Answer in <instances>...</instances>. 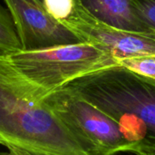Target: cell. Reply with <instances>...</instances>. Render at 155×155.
<instances>
[{
    "instance_id": "obj_1",
    "label": "cell",
    "mask_w": 155,
    "mask_h": 155,
    "mask_svg": "<svg viewBox=\"0 0 155 155\" xmlns=\"http://www.w3.org/2000/svg\"><path fill=\"white\" fill-rule=\"evenodd\" d=\"M114 65L110 53L81 42L0 54V79L17 96L40 104L75 79Z\"/></svg>"
},
{
    "instance_id": "obj_2",
    "label": "cell",
    "mask_w": 155,
    "mask_h": 155,
    "mask_svg": "<svg viewBox=\"0 0 155 155\" xmlns=\"http://www.w3.org/2000/svg\"><path fill=\"white\" fill-rule=\"evenodd\" d=\"M115 120L137 152H155V80L122 65L75 79L66 86Z\"/></svg>"
},
{
    "instance_id": "obj_3",
    "label": "cell",
    "mask_w": 155,
    "mask_h": 155,
    "mask_svg": "<svg viewBox=\"0 0 155 155\" xmlns=\"http://www.w3.org/2000/svg\"><path fill=\"white\" fill-rule=\"evenodd\" d=\"M0 144L27 155H92L44 102L17 96L1 79Z\"/></svg>"
},
{
    "instance_id": "obj_4",
    "label": "cell",
    "mask_w": 155,
    "mask_h": 155,
    "mask_svg": "<svg viewBox=\"0 0 155 155\" xmlns=\"http://www.w3.org/2000/svg\"><path fill=\"white\" fill-rule=\"evenodd\" d=\"M44 103L92 155L134 153L121 125L99 108L67 87L50 94Z\"/></svg>"
},
{
    "instance_id": "obj_5",
    "label": "cell",
    "mask_w": 155,
    "mask_h": 155,
    "mask_svg": "<svg viewBox=\"0 0 155 155\" xmlns=\"http://www.w3.org/2000/svg\"><path fill=\"white\" fill-rule=\"evenodd\" d=\"M81 42L94 45L120 60L155 54V36L111 27L93 17L75 0L70 16L60 21Z\"/></svg>"
},
{
    "instance_id": "obj_6",
    "label": "cell",
    "mask_w": 155,
    "mask_h": 155,
    "mask_svg": "<svg viewBox=\"0 0 155 155\" xmlns=\"http://www.w3.org/2000/svg\"><path fill=\"white\" fill-rule=\"evenodd\" d=\"M13 18L23 51L81 43L45 9L43 0H4Z\"/></svg>"
},
{
    "instance_id": "obj_7",
    "label": "cell",
    "mask_w": 155,
    "mask_h": 155,
    "mask_svg": "<svg viewBox=\"0 0 155 155\" xmlns=\"http://www.w3.org/2000/svg\"><path fill=\"white\" fill-rule=\"evenodd\" d=\"M81 5L98 21L120 30L155 36L141 19L132 0H78Z\"/></svg>"
},
{
    "instance_id": "obj_8",
    "label": "cell",
    "mask_w": 155,
    "mask_h": 155,
    "mask_svg": "<svg viewBox=\"0 0 155 155\" xmlns=\"http://www.w3.org/2000/svg\"><path fill=\"white\" fill-rule=\"evenodd\" d=\"M22 50L15 26L7 8L0 5V54Z\"/></svg>"
},
{
    "instance_id": "obj_9",
    "label": "cell",
    "mask_w": 155,
    "mask_h": 155,
    "mask_svg": "<svg viewBox=\"0 0 155 155\" xmlns=\"http://www.w3.org/2000/svg\"><path fill=\"white\" fill-rule=\"evenodd\" d=\"M119 65L128 68L143 76L155 80V54L123 59Z\"/></svg>"
},
{
    "instance_id": "obj_10",
    "label": "cell",
    "mask_w": 155,
    "mask_h": 155,
    "mask_svg": "<svg viewBox=\"0 0 155 155\" xmlns=\"http://www.w3.org/2000/svg\"><path fill=\"white\" fill-rule=\"evenodd\" d=\"M46 11L57 21L70 16L75 5V0H43Z\"/></svg>"
},
{
    "instance_id": "obj_11",
    "label": "cell",
    "mask_w": 155,
    "mask_h": 155,
    "mask_svg": "<svg viewBox=\"0 0 155 155\" xmlns=\"http://www.w3.org/2000/svg\"><path fill=\"white\" fill-rule=\"evenodd\" d=\"M141 19L155 33V0H132Z\"/></svg>"
},
{
    "instance_id": "obj_12",
    "label": "cell",
    "mask_w": 155,
    "mask_h": 155,
    "mask_svg": "<svg viewBox=\"0 0 155 155\" xmlns=\"http://www.w3.org/2000/svg\"><path fill=\"white\" fill-rule=\"evenodd\" d=\"M0 155H27L17 150H8V153H0Z\"/></svg>"
},
{
    "instance_id": "obj_13",
    "label": "cell",
    "mask_w": 155,
    "mask_h": 155,
    "mask_svg": "<svg viewBox=\"0 0 155 155\" xmlns=\"http://www.w3.org/2000/svg\"><path fill=\"white\" fill-rule=\"evenodd\" d=\"M136 155H155V152H137Z\"/></svg>"
}]
</instances>
